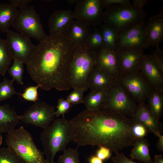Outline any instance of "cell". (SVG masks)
Listing matches in <instances>:
<instances>
[{"label":"cell","instance_id":"cell-1","mask_svg":"<svg viewBox=\"0 0 163 163\" xmlns=\"http://www.w3.org/2000/svg\"><path fill=\"white\" fill-rule=\"evenodd\" d=\"M73 141L80 146H103L115 153L133 145V118L100 110H85L70 120Z\"/></svg>","mask_w":163,"mask_h":163},{"label":"cell","instance_id":"cell-2","mask_svg":"<svg viewBox=\"0 0 163 163\" xmlns=\"http://www.w3.org/2000/svg\"><path fill=\"white\" fill-rule=\"evenodd\" d=\"M74 48L61 32L40 42L26 65L31 79L41 89L69 90L70 66Z\"/></svg>","mask_w":163,"mask_h":163},{"label":"cell","instance_id":"cell-3","mask_svg":"<svg viewBox=\"0 0 163 163\" xmlns=\"http://www.w3.org/2000/svg\"><path fill=\"white\" fill-rule=\"evenodd\" d=\"M44 153L47 163H55L57 152H64L68 144L73 141L74 135L70 120L62 118L54 120L40 135Z\"/></svg>","mask_w":163,"mask_h":163},{"label":"cell","instance_id":"cell-4","mask_svg":"<svg viewBox=\"0 0 163 163\" xmlns=\"http://www.w3.org/2000/svg\"><path fill=\"white\" fill-rule=\"evenodd\" d=\"M103 22L114 29L118 34L144 21L146 13L143 8L133 4L113 5L105 8Z\"/></svg>","mask_w":163,"mask_h":163},{"label":"cell","instance_id":"cell-5","mask_svg":"<svg viewBox=\"0 0 163 163\" xmlns=\"http://www.w3.org/2000/svg\"><path fill=\"white\" fill-rule=\"evenodd\" d=\"M97 51L87 46L74 48L70 66L71 87L83 89H88L89 76L95 67Z\"/></svg>","mask_w":163,"mask_h":163},{"label":"cell","instance_id":"cell-6","mask_svg":"<svg viewBox=\"0 0 163 163\" xmlns=\"http://www.w3.org/2000/svg\"><path fill=\"white\" fill-rule=\"evenodd\" d=\"M5 142L25 163H47L44 152L38 149L30 133L23 126L8 133Z\"/></svg>","mask_w":163,"mask_h":163},{"label":"cell","instance_id":"cell-7","mask_svg":"<svg viewBox=\"0 0 163 163\" xmlns=\"http://www.w3.org/2000/svg\"><path fill=\"white\" fill-rule=\"evenodd\" d=\"M137 105L117 81L108 90L100 110L133 118Z\"/></svg>","mask_w":163,"mask_h":163},{"label":"cell","instance_id":"cell-8","mask_svg":"<svg viewBox=\"0 0 163 163\" xmlns=\"http://www.w3.org/2000/svg\"><path fill=\"white\" fill-rule=\"evenodd\" d=\"M11 26L18 32L39 42L45 40L48 36L44 31L39 15L32 5L18 9Z\"/></svg>","mask_w":163,"mask_h":163},{"label":"cell","instance_id":"cell-9","mask_svg":"<svg viewBox=\"0 0 163 163\" xmlns=\"http://www.w3.org/2000/svg\"><path fill=\"white\" fill-rule=\"evenodd\" d=\"M117 81L138 104H145L154 89L140 70L120 75Z\"/></svg>","mask_w":163,"mask_h":163},{"label":"cell","instance_id":"cell-10","mask_svg":"<svg viewBox=\"0 0 163 163\" xmlns=\"http://www.w3.org/2000/svg\"><path fill=\"white\" fill-rule=\"evenodd\" d=\"M5 39L12 59L17 60L26 65L28 63L37 46L32 43L27 35L9 29Z\"/></svg>","mask_w":163,"mask_h":163},{"label":"cell","instance_id":"cell-11","mask_svg":"<svg viewBox=\"0 0 163 163\" xmlns=\"http://www.w3.org/2000/svg\"><path fill=\"white\" fill-rule=\"evenodd\" d=\"M55 108L45 102L38 101L31 106L22 115L18 116L19 120L45 129L54 120Z\"/></svg>","mask_w":163,"mask_h":163},{"label":"cell","instance_id":"cell-12","mask_svg":"<svg viewBox=\"0 0 163 163\" xmlns=\"http://www.w3.org/2000/svg\"><path fill=\"white\" fill-rule=\"evenodd\" d=\"M150 46L146 34L145 21L119 34L117 50L143 51Z\"/></svg>","mask_w":163,"mask_h":163},{"label":"cell","instance_id":"cell-13","mask_svg":"<svg viewBox=\"0 0 163 163\" xmlns=\"http://www.w3.org/2000/svg\"><path fill=\"white\" fill-rule=\"evenodd\" d=\"M101 0H78L73 12L74 19L92 27L103 22L104 11Z\"/></svg>","mask_w":163,"mask_h":163},{"label":"cell","instance_id":"cell-14","mask_svg":"<svg viewBox=\"0 0 163 163\" xmlns=\"http://www.w3.org/2000/svg\"><path fill=\"white\" fill-rule=\"evenodd\" d=\"M140 70L153 89L163 91V72L159 69L152 54H144Z\"/></svg>","mask_w":163,"mask_h":163},{"label":"cell","instance_id":"cell-15","mask_svg":"<svg viewBox=\"0 0 163 163\" xmlns=\"http://www.w3.org/2000/svg\"><path fill=\"white\" fill-rule=\"evenodd\" d=\"M120 71V75L140 70L143 51L126 49L116 50Z\"/></svg>","mask_w":163,"mask_h":163},{"label":"cell","instance_id":"cell-16","mask_svg":"<svg viewBox=\"0 0 163 163\" xmlns=\"http://www.w3.org/2000/svg\"><path fill=\"white\" fill-rule=\"evenodd\" d=\"M92 31V27L88 24L73 19L63 34L74 48H81L86 46Z\"/></svg>","mask_w":163,"mask_h":163},{"label":"cell","instance_id":"cell-17","mask_svg":"<svg viewBox=\"0 0 163 163\" xmlns=\"http://www.w3.org/2000/svg\"><path fill=\"white\" fill-rule=\"evenodd\" d=\"M95 68L105 71L117 79L120 71L116 51L101 47L97 51Z\"/></svg>","mask_w":163,"mask_h":163},{"label":"cell","instance_id":"cell-18","mask_svg":"<svg viewBox=\"0 0 163 163\" xmlns=\"http://www.w3.org/2000/svg\"><path fill=\"white\" fill-rule=\"evenodd\" d=\"M133 119L144 126L149 133H153L157 136L163 133L162 124L152 115L145 103L138 104Z\"/></svg>","mask_w":163,"mask_h":163},{"label":"cell","instance_id":"cell-19","mask_svg":"<svg viewBox=\"0 0 163 163\" xmlns=\"http://www.w3.org/2000/svg\"><path fill=\"white\" fill-rule=\"evenodd\" d=\"M74 19L73 12L71 10H58L54 11L48 20L50 34L64 33Z\"/></svg>","mask_w":163,"mask_h":163},{"label":"cell","instance_id":"cell-20","mask_svg":"<svg viewBox=\"0 0 163 163\" xmlns=\"http://www.w3.org/2000/svg\"><path fill=\"white\" fill-rule=\"evenodd\" d=\"M117 82V79L107 72L94 68L89 76L88 85L91 91L107 90Z\"/></svg>","mask_w":163,"mask_h":163},{"label":"cell","instance_id":"cell-21","mask_svg":"<svg viewBox=\"0 0 163 163\" xmlns=\"http://www.w3.org/2000/svg\"><path fill=\"white\" fill-rule=\"evenodd\" d=\"M145 31L150 46L160 48L163 39V17L160 14L151 17L145 24Z\"/></svg>","mask_w":163,"mask_h":163},{"label":"cell","instance_id":"cell-22","mask_svg":"<svg viewBox=\"0 0 163 163\" xmlns=\"http://www.w3.org/2000/svg\"><path fill=\"white\" fill-rule=\"evenodd\" d=\"M18 116L9 104L0 106V132L8 133L14 129L19 122Z\"/></svg>","mask_w":163,"mask_h":163},{"label":"cell","instance_id":"cell-23","mask_svg":"<svg viewBox=\"0 0 163 163\" xmlns=\"http://www.w3.org/2000/svg\"><path fill=\"white\" fill-rule=\"evenodd\" d=\"M133 148L129 156L132 159H135L145 163H153L149 152V143L145 137L136 139L133 145Z\"/></svg>","mask_w":163,"mask_h":163},{"label":"cell","instance_id":"cell-24","mask_svg":"<svg viewBox=\"0 0 163 163\" xmlns=\"http://www.w3.org/2000/svg\"><path fill=\"white\" fill-rule=\"evenodd\" d=\"M18 9L11 3L0 4V31L6 32L9 29Z\"/></svg>","mask_w":163,"mask_h":163},{"label":"cell","instance_id":"cell-25","mask_svg":"<svg viewBox=\"0 0 163 163\" xmlns=\"http://www.w3.org/2000/svg\"><path fill=\"white\" fill-rule=\"evenodd\" d=\"M147 99V106L149 110L154 117L159 121L163 113V91L153 89Z\"/></svg>","mask_w":163,"mask_h":163},{"label":"cell","instance_id":"cell-26","mask_svg":"<svg viewBox=\"0 0 163 163\" xmlns=\"http://www.w3.org/2000/svg\"><path fill=\"white\" fill-rule=\"evenodd\" d=\"M99 26L102 37V47L116 51L117 48L118 33L112 27L104 23Z\"/></svg>","mask_w":163,"mask_h":163},{"label":"cell","instance_id":"cell-27","mask_svg":"<svg viewBox=\"0 0 163 163\" xmlns=\"http://www.w3.org/2000/svg\"><path fill=\"white\" fill-rule=\"evenodd\" d=\"M108 90L91 91L84 99V103L86 110L95 111L100 110L104 102Z\"/></svg>","mask_w":163,"mask_h":163},{"label":"cell","instance_id":"cell-28","mask_svg":"<svg viewBox=\"0 0 163 163\" xmlns=\"http://www.w3.org/2000/svg\"><path fill=\"white\" fill-rule=\"evenodd\" d=\"M12 59L5 39L0 38V75H5Z\"/></svg>","mask_w":163,"mask_h":163},{"label":"cell","instance_id":"cell-29","mask_svg":"<svg viewBox=\"0 0 163 163\" xmlns=\"http://www.w3.org/2000/svg\"><path fill=\"white\" fill-rule=\"evenodd\" d=\"M0 163H25L12 150L8 147L0 148Z\"/></svg>","mask_w":163,"mask_h":163},{"label":"cell","instance_id":"cell-30","mask_svg":"<svg viewBox=\"0 0 163 163\" xmlns=\"http://www.w3.org/2000/svg\"><path fill=\"white\" fill-rule=\"evenodd\" d=\"M13 79L8 80L4 77L0 82V101L11 98L14 94H18L13 86Z\"/></svg>","mask_w":163,"mask_h":163},{"label":"cell","instance_id":"cell-31","mask_svg":"<svg viewBox=\"0 0 163 163\" xmlns=\"http://www.w3.org/2000/svg\"><path fill=\"white\" fill-rule=\"evenodd\" d=\"M92 27V32L87 41L86 46L97 51L102 46L101 34L99 28L97 26Z\"/></svg>","mask_w":163,"mask_h":163},{"label":"cell","instance_id":"cell-32","mask_svg":"<svg viewBox=\"0 0 163 163\" xmlns=\"http://www.w3.org/2000/svg\"><path fill=\"white\" fill-rule=\"evenodd\" d=\"M55 163H80L78 148H69L64 152L57 161Z\"/></svg>","mask_w":163,"mask_h":163},{"label":"cell","instance_id":"cell-33","mask_svg":"<svg viewBox=\"0 0 163 163\" xmlns=\"http://www.w3.org/2000/svg\"><path fill=\"white\" fill-rule=\"evenodd\" d=\"M24 64L19 61L14 60L12 66L8 69V72L12 77L14 81L18 84L24 85L22 82Z\"/></svg>","mask_w":163,"mask_h":163},{"label":"cell","instance_id":"cell-34","mask_svg":"<svg viewBox=\"0 0 163 163\" xmlns=\"http://www.w3.org/2000/svg\"><path fill=\"white\" fill-rule=\"evenodd\" d=\"M85 91L82 89L74 88L67 96L66 100L73 105L83 103V94Z\"/></svg>","mask_w":163,"mask_h":163},{"label":"cell","instance_id":"cell-35","mask_svg":"<svg viewBox=\"0 0 163 163\" xmlns=\"http://www.w3.org/2000/svg\"><path fill=\"white\" fill-rule=\"evenodd\" d=\"M38 85L30 86L26 88L24 92L21 95L23 99L26 100L36 102L38 100Z\"/></svg>","mask_w":163,"mask_h":163},{"label":"cell","instance_id":"cell-36","mask_svg":"<svg viewBox=\"0 0 163 163\" xmlns=\"http://www.w3.org/2000/svg\"><path fill=\"white\" fill-rule=\"evenodd\" d=\"M72 106V104L67 100L62 97L59 98L56 106L57 110L55 112V116L58 117L62 115L63 116L64 114L67 112Z\"/></svg>","mask_w":163,"mask_h":163},{"label":"cell","instance_id":"cell-37","mask_svg":"<svg viewBox=\"0 0 163 163\" xmlns=\"http://www.w3.org/2000/svg\"><path fill=\"white\" fill-rule=\"evenodd\" d=\"M132 130L135 139L145 137L149 133L148 130L144 126L134 120Z\"/></svg>","mask_w":163,"mask_h":163},{"label":"cell","instance_id":"cell-38","mask_svg":"<svg viewBox=\"0 0 163 163\" xmlns=\"http://www.w3.org/2000/svg\"><path fill=\"white\" fill-rule=\"evenodd\" d=\"M115 153V155L111 158L112 163H138L127 158L123 152Z\"/></svg>","mask_w":163,"mask_h":163},{"label":"cell","instance_id":"cell-39","mask_svg":"<svg viewBox=\"0 0 163 163\" xmlns=\"http://www.w3.org/2000/svg\"><path fill=\"white\" fill-rule=\"evenodd\" d=\"M155 61L161 71L163 72V52L160 48L157 49L152 54Z\"/></svg>","mask_w":163,"mask_h":163},{"label":"cell","instance_id":"cell-40","mask_svg":"<svg viewBox=\"0 0 163 163\" xmlns=\"http://www.w3.org/2000/svg\"><path fill=\"white\" fill-rule=\"evenodd\" d=\"M99 147L96 151V156L102 161L109 158L111 155V151L105 147Z\"/></svg>","mask_w":163,"mask_h":163},{"label":"cell","instance_id":"cell-41","mask_svg":"<svg viewBox=\"0 0 163 163\" xmlns=\"http://www.w3.org/2000/svg\"><path fill=\"white\" fill-rule=\"evenodd\" d=\"M101 2L104 8L113 5H127L131 4L129 0H101Z\"/></svg>","mask_w":163,"mask_h":163},{"label":"cell","instance_id":"cell-42","mask_svg":"<svg viewBox=\"0 0 163 163\" xmlns=\"http://www.w3.org/2000/svg\"><path fill=\"white\" fill-rule=\"evenodd\" d=\"M9 1L14 6L19 8L25 7L32 1L31 0H11Z\"/></svg>","mask_w":163,"mask_h":163},{"label":"cell","instance_id":"cell-43","mask_svg":"<svg viewBox=\"0 0 163 163\" xmlns=\"http://www.w3.org/2000/svg\"><path fill=\"white\" fill-rule=\"evenodd\" d=\"M148 2L147 0H133L132 4L138 8H143V6L147 4Z\"/></svg>","mask_w":163,"mask_h":163},{"label":"cell","instance_id":"cell-44","mask_svg":"<svg viewBox=\"0 0 163 163\" xmlns=\"http://www.w3.org/2000/svg\"><path fill=\"white\" fill-rule=\"evenodd\" d=\"M158 140L157 141L156 147L160 151H163V136L160 134L157 136Z\"/></svg>","mask_w":163,"mask_h":163},{"label":"cell","instance_id":"cell-45","mask_svg":"<svg viewBox=\"0 0 163 163\" xmlns=\"http://www.w3.org/2000/svg\"><path fill=\"white\" fill-rule=\"evenodd\" d=\"M89 161V163H103L102 160L95 155L91 156Z\"/></svg>","mask_w":163,"mask_h":163},{"label":"cell","instance_id":"cell-46","mask_svg":"<svg viewBox=\"0 0 163 163\" xmlns=\"http://www.w3.org/2000/svg\"><path fill=\"white\" fill-rule=\"evenodd\" d=\"M153 163H163V158L161 155H156L154 157Z\"/></svg>","mask_w":163,"mask_h":163},{"label":"cell","instance_id":"cell-47","mask_svg":"<svg viewBox=\"0 0 163 163\" xmlns=\"http://www.w3.org/2000/svg\"><path fill=\"white\" fill-rule=\"evenodd\" d=\"M78 1V0H67V2L70 4H73L75 3H76Z\"/></svg>","mask_w":163,"mask_h":163},{"label":"cell","instance_id":"cell-48","mask_svg":"<svg viewBox=\"0 0 163 163\" xmlns=\"http://www.w3.org/2000/svg\"><path fill=\"white\" fill-rule=\"evenodd\" d=\"M2 137L1 134V133L0 132V146L2 145Z\"/></svg>","mask_w":163,"mask_h":163}]
</instances>
